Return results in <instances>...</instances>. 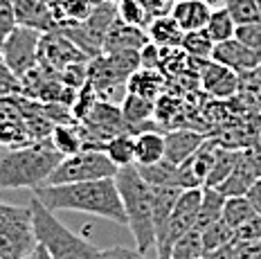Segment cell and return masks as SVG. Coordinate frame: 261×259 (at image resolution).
<instances>
[{"label":"cell","mask_w":261,"mask_h":259,"mask_svg":"<svg viewBox=\"0 0 261 259\" xmlns=\"http://www.w3.org/2000/svg\"><path fill=\"white\" fill-rule=\"evenodd\" d=\"M50 212H84L108 219L117 225H126V214L122 208L115 176L101 180L65 183V185H41L32 190Z\"/></svg>","instance_id":"obj_1"},{"label":"cell","mask_w":261,"mask_h":259,"mask_svg":"<svg viewBox=\"0 0 261 259\" xmlns=\"http://www.w3.org/2000/svg\"><path fill=\"white\" fill-rule=\"evenodd\" d=\"M61 158L50 138L0 151V190H36L45 185Z\"/></svg>","instance_id":"obj_2"},{"label":"cell","mask_w":261,"mask_h":259,"mask_svg":"<svg viewBox=\"0 0 261 259\" xmlns=\"http://www.w3.org/2000/svg\"><path fill=\"white\" fill-rule=\"evenodd\" d=\"M115 185L126 214V225L135 239V248L146 252L155 246L153 230V187L140 176L138 167H119L115 174Z\"/></svg>","instance_id":"obj_3"},{"label":"cell","mask_w":261,"mask_h":259,"mask_svg":"<svg viewBox=\"0 0 261 259\" xmlns=\"http://www.w3.org/2000/svg\"><path fill=\"white\" fill-rule=\"evenodd\" d=\"M32 210V225H34L36 244H41L52 259H97L99 248L92 246L86 237L74 235L68 225L54 217V212L43 205L32 194L30 201Z\"/></svg>","instance_id":"obj_4"},{"label":"cell","mask_w":261,"mask_h":259,"mask_svg":"<svg viewBox=\"0 0 261 259\" xmlns=\"http://www.w3.org/2000/svg\"><path fill=\"white\" fill-rule=\"evenodd\" d=\"M36 246L32 210L0 201V259H23Z\"/></svg>","instance_id":"obj_5"},{"label":"cell","mask_w":261,"mask_h":259,"mask_svg":"<svg viewBox=\"0 0 261 259\" xmlns=\"http://www.w3.org/2000/svg\"><path fill=\"white\" fill-rule=\"evenodd\" d=\"M117 167L108 160V156L99 149H81L72 156H63L54 171L47 176L45 185H65V183H86L113 178Z\"/></svg>","instance_id":"obj_6"},{"label":"cell","mask_w":261,"mask_h":259,"mask_svg":"<svg viewBox=\"0 0 261 259\" xmlns=\"http://www.w3.org/2000/svg\"><path fill=\"white\" fill-rule=\"evenodd\" d=\"M43 32L16 25V30L9 34V39L3 45V63L16 77H25L30 70L39 66V45Z\"/></svg>","instance_id":"obj_7"},{"label":"cell","mask_w":261,"mask_h":259,"mask_svg":"<svg viewBox=\"0 0 261 259\" xmlns=\"http://www.w3.org/2000/svg\"><path fill=\"white\" fill-rule=\"evenodd\" d=\"M90 59L74 45L63 32L52 30V32H43L41 36V45H39V63L45 68L61 72L63 68L72 66V63H88Z\"/></svg>","instance_id":"obj_8"},{"label":"cell","mask_w":261,"mask_h":259,"mask_svg":"<svg viewBox=\"0 0 261 259\" xmlns=\"http://www.w3.org/2000/svg\"><path fill=\"white\" fill-rule=\"evenodd\" d=\"M212 61L223 63L232 72H237L239 77H248V74H252L261 66V52L243 45L241 41H237L232 36L227 41L216 43L214 50H212Z\"/></svg>","instance_id":"obj_9"},{"label":"cell","mask_w":261,"mask_h":259,"mask_svg":"<svg viewBox=\"0 0 261 259\" xmlns=\"http://www.w3.org/2000/svg\"><path fill=\"white\" fill-rule=\"evenodd\" d=\"M216 149H219L216 140H205L194 156H189L182 165H178V171H180V187H182V190L205 187V180H207L210 169H212V163H214Z\"/></svg>","instance_id":"obj_10"},{"label":"cell","mask_w":261,"mask_h":259,"mask_svg":"<svg viewBox=\"0 0 261 259\" xmlns=\"http://www.w3.org/2000/svg\"><path fill=\"white\" fill-rule=\"evenodd\" d=\"M200 86L203 90L216 99H227V97L239 93V86H241V77L237 72H232L230 68H225L223 63H216L207 59V61H200Z\"/></svg>","instance_id":"obj_11"},{"label":"cell","mask_w":261,"mask_h":259,"mask_svg":"<svg viewBox=\"0 0 261 259\" xmlns=\"http://www.w3.org/2000/svg\"><path fill=\"white\" fill-rule=\"evenodd\" d=\"M122 120H124V126H126L128 133L138 136L142 131H151L153 126V115H155V101L146 99V97H140V95H133V93H126L122 99Z\"/></svg>","instance_id":"obj_12"},{"label":"cell","mask_w":261,"mask_h":259,"mask_svg":"<svg viewBox=\"0 0 261 259\" xmlns=\"http://www.w3.org/2000/svg\"><path fill=\"white\" fill-rule=\"evenodd\" d=\"M146 43H151L146 30L133 28V25H126L119 18H115V23H113L111 30L106 32L101 55H115V52H126V50H138L140 52Z\"/></svg>","instance_id":"obj_13"},{"label":"cell","mask_w":261,"mask_h":259,"mask_svg":"<svg viewBox=\"0 0 261 259\" xmlns=\"http://www.w3.org/2000/svg\"><path fill=\"white\" fill-rule=\"evenodd\" d=\"M12 7L16 14V23L23 28H32L39 32H52L57 30V20L47 5L41 0H12Z\"/></svg>","instance_id":"obj_14"},{"label":"cell","mask_w":261,"mask_h":259,"mask_svg":"<svg viewBox=\"0 0 261 259\" xmlns=\"http://www.w3.org/2000/svg\"><path fill=\"white\" fill-rule=\"evenodd\" d=\"M205 142V136L192 128H176L165 136V160L173 165H182L189 156H194Z\"/></svg>","instance_id":"obj_15"},{"label":"cell","mask_w":261,"mask_h":259,"mask_svg":"<svg viewBox=\"0 0 261 259\" xmlns=\"http://www.w3.org/2000/svg\"><path fill=\"white\" fill-rule=\"evenodd\" d=\"M257 178L259 176H257V171H254L252 163H250L248 151H241V153H239V158H237L234 169L230 171V176H227L219 187H214V190H219L225 198L227 196H246L248 190H250V185H252Z\"/></svg>","instance_id":"obj_16"},{"label":"cell","mask_w":261,"mask_h":259,"mask_svg":"<svg viewBox=\"0 0 261 259\" xmlns=\"http://www.w3.org/2000/svg\"><path fill=\"white\" fill-rule=\"evenodd\" d=\"M212 9L203 0H176L169 9V16L182 28V32L203 30L207 25Z\"/></svg>","instance_id":"obj_17"},{"label":"cell","mask_w":261,"mask_h":259,"mask_svg":"<svg viewBox=\"0 0 261 259\" xmlns=\"http://www.w3.org/2000/svg\"><path fill=\"white\" fill-rule=\"evenodd\" d=\"M146 34H149V41L153 45L162 47V50H173V47H180L185 32L169 14H162V16H155L149 23Z\"/></svg>","instance_id":"obj_18"},{"label":"cell","mask_w":261,"mask_h":259,"mask_svg":"<svg viewBox=\"0 0 261 259\" xmlns=\"http://www.w3.org/2000/svg\"><path fill=\"white\" fill-rule=\"evenodd\" d=\"M165 160V136L155 128L142 131L135 136V165L146 167Z\"/></svg>","instance_id":"obj_19"},{"label":"cell","mask_w":261,"mask_h":259,"mask_svg":"<svg viewBox=\"0 0 261 259\" xmlns=\"http://www.w3.org/2000/svg\"><path fill=\"white\" fill-rule=\"evenodd\" d=\"M162 74L158 70H149V68H140L135 70L126 82V93L146 97V99L155 101L158 95L162 93Z\"/></svg>","instance_id":"obj_20"},{"label":"cell","mask_w":261,"mask_h":259,"mask_svg":"<svg viewBox=\"0 0 261 259\" xmlns=\"http://www.w3.org/2000/svg\"><path fill=\"white\" fill-rule=\"evenodd\" d=\"M223 203H225V196L214 190V187H203V196H200V208H198V217H196L194 230L196 232H203L207 230L212 223L221 219L223 212Z\"/></svg>","instance_id":"obj_21"},{"label":"cell","mask_w":261,"mask_h":259,"mask_svg":"<svg viewBox=\"0 0 261 259\" xmlns=\"http://www.w3.org/2000/svg\"><path fill=\"white\" fill-rule=\"evenodd\" d=\"M182 194V187H153V230L155 235L165 230L173 208Z\"/></svg>","instance_id":"obj_22"},{"label":"cell","mask_w":261,"mask_h":259,"mask_svg":"<svg viewBox=\"0 0 261 259\" xmlns=\"http://www.w3.org/2000/svg\"><path fill=\"white\" fill-rule=\"evenodd\" d=\"M104 153L108 156L113 165L117 167H128L135 165V136L128 131H122L117 136H113L104 144Z\"/></svg>","instance_id":"obj_23"},{"label":"cell","mask_w":261,"mask_h":259,"mask_svg":"<svg viewBox=\"0 0 261 259\" xmlns=\"http://www.w3.org/2000/svg\"><path fill=\"white\" fill-rule=\"evenodd\" d=\"M138 171L151 187H180V171H178V165L169 163V160H160V163H155V165L138 167Z\"/></svg>","instance_id":"obj_24"},{"label":"cell","mask_w":261,"mask_h":259,"mask_svg":"<svg viewBox=\"0 0 261 259\" xmlns=\"http://www.w3.org/2000/svg\"><path fill=\"white\" fill-rule=\"evenodd\" d=\"M254 217H259L254 212V208L250 205V201L246 196H227L225 203H223V212H221V219L230 225L232 230H239L243 223L252 221Z\"/></svg>","instance_id":"obj_25"},{"label":"cell","mask_w":261,"mask_h":259,"mask_svg":"<svg viewBox=\"0 0 261 259\" xmlns=\"http://www.w3.org/2000/svg\"><path fill=\"white\" fill-rule=\"evenodd\" d=\"M239 153H241V151L227 149V147H221L219 144L216 156H214V163H212V169H210V176H207V180H205V187H219L221 183L230 176V171L234 169Z\"/></svg>","instance_id":"obj_26"},{"label":"cell","mask_w":261,"mask_h":259,"mask_svg":"<svg viewBox=\"0 0 261 259\" xmlns=\"http://www.w3.org/2000/svg\"><path fill=\"white\" fill-rule=\"evenodd\" d=\"M234 30H237V23L234 18L230 16L225 7H219V9H212L210 12V18H207V25H205V32L210 34V39L216 43L221 41H227L234 36Z\"/></svg>","instance_id":"obj_27"},{"label":"cell","mask_w":261,"mask_h":259,"mask_svg":"<svg viewBox=\"0 0 261 259\" xmlns=\"http://www.w3.org/2000/svg\"><path fill=\"white\" fill-rule=\"evenodd\" d=\"M182 52L192 59L198 61H207L212 59V50H214V41L210 39V34L203 30H194V32H185L182 43H180Z\"/></svg>","instance_id":"obj_28"},{"label":"cell","mask_w":261,"mask_h":259,"mask_svg":"<svg viewBox=\"0 0 261 259\" xmlns=\"http://www.w3.org/2000/svg\"><path fill=\"white\" fill-rule=\"evenodd\" d=\"M50 140L61 156H72L84 149L81 147L79 126H72V124H57L50 133Z\"/></svg>","instance_id":"obj_29"},{"label":"cell","mask_w":261,"mask_h":259,"mask_svg":"<svg viewBox=\"0 0 261 259\" xmlns=\"http://www.w3.org/2000/svg\"><path fill=\"white\" fill-rule=\"evenodd\" d=\"M117 9V18L126 25H133V28H142L146 30L149 23L153 20V16L144 9V5L140 0H119L115 5Z\"/></svg>","instance_id":"obj_30"},{"label":"cell","mask_w":261,"mask_h":259,"mask_svg":"<svg viewBox=\"0 0 261 259\" xmlns=\"http://www.w3.org/2000/svg\"><path fill=\"white\" fill-rule=\"evenodd\" d=\"M200 239H203L205 252H214L223 246L234 244V230H232L223 219H219L216 223H212L207 230L200 232Z\"/></svg>","instance_id":"obj_31"},{"label":"cell","mask_w":261,"mask_h":259,"mask_svg":"<svg viewBox=\"0 0 261 259\" xmlns=\"http://www.w3.org/2000/svg\"><path fill=\"white\" fill-rule=\"evenodd\" d=\"M223 7L230 12V16L234 18L237 25L257 23V20H261L257 0H225V3H223Z\"/></svg>","instance_id":"obj_32"},{"label":"cell","mask_w":261,"mask_h":259,"mask_svg":"<svg viewBox=\"0 0 261 259\" xmlns=\"http://www.w3.org/2000/svg\"><path fill=\"white\" fill-rule=\"evenodd\" d=\"M16 14L12 0H0V61H3V45L9 39V34L16 30Z\"/></svg>","instance_id":"obj_33"},{"label":"cell","mask_w":261,"mask_h":259,"mask_svg":"<svg viewBox=\"0 0 261 259\" xmlns=\"http://www.w3.org/2000/svg\"><path fill=\"white\" fill-rule=\"evenodd\" d=\"M234 39L241 41L243 45H248V47H252V50L261 52V20H257V23L237 25Z\"/></svg>","instance_id":"obj_34"},{"label":"cell","mask_w":261,"mask_h":259,"mask_svg":"<svg viewBox=\"0 0 261 259\" xmlns=\"http://www.w3.org/2000/svg\"><path fill=\"white\" fill-rule=\"evenodd\" d=\"M20 79L0 61V97H9V95H20Z\"/></svg>","instance_id":"obj_35"},{"label":"cell","mask_w":261,"mask_h":259,"mask_svg":"<svg viewBox=\"0 0 261 259\" xmlns=\"http://www.w3.org/2000/svg\"><path fill=\"white\" fill-rule=\"evenodd\" d=\"M97 259H149L146 252L138 250V248H126V246H113L106 250H99Z\"/></svg>","instance_id":"obj_36"},{"label":"cell","mask_w":261,"mask_h":259,"mask_svg":"<svg viewBox=\"0 0 261 259\" xmlns=\"http://www.w3.org/2000/svg\"><path fill=\"white\" fill-rule=\"evenodd\" d=\"M140 3L144 5V9L153 16V18L155 16H162V14H169V9H171L169 0H140Z\"/></svg>","instance_id":"obj_37"},{"label":"cell","mask_w":261,"mask_h":259,"mask_svg":"<svg viewBox=\"0 0 261 259\" xmlns=\"http://www.w3.org/2000/svg\"><path fill=\"white\" fill-rule=\"evenodd\" d=\"M246 198L250 201V205L254 208V212L261 217V178H257V180L250 185V190L246 194Z\"/></svg>","instance_id":"obj_38"},{"label":"cell","mask_w":261,"mask_h":259,"mask_svg":"<svg viewBox=\"0 0 261 259\" xmlns=\"http://www.w3.org/2000/svg\"><path fill=\"white\" fill-rule=\"evenodd\" d=\"M203 259H234V244L223 246V248H219V250H214V252H205Z\"/></svg>","instance_id":"obj_39"},{"label":"cell","mask_w":261,"mask_h":259,"mask_svg":"<svg viewBox=\"0 0 261 259\" xmlns=\"http://www.w3.org/2000/svg\"><path fill=\"white\" fill-rule=\"evenodd\" d=\"M23 259H52V257L47 255V250H45V248H43L41 244H36L34 250H32L27 257H23Z\"/></svg>","instance_id":"obj_40"},{"label":"cell","mask_w":261,"mask_h":259,"mask_svg":"<svg viewBox=\"0 0 261 259\" xmlns=\"http://www.w3.org/2000/svg\"><path fill=\"white\" fill-rule=\"evenodd\" d=\"M41 3H43V5H47V7L52 9L54 5H59V3H61V0H41Z\"/></svg>","instance_id":"obj_41"},{"label":"cell","mask_w":261,"mask_h":259,"mask_svg":"<svg viewBox=\"0 0 261 259\" xmlns=\"http://www.w3.org/2000/svg\"><path fill=\"white\" fill-rule=\"evenodd\" d=\"M101 3H111V5H117L119 0H101Z\"/></svg>","instance_id":"obj_42"},{"label":"cell","mask_w":261,"mask_h":259,"mask_svg":"<svg viewBox=\"0 0 261 259\" xmlns=\"http://www.w3.org/2000/svg\"><path fill=\"white\" fill-rule=\"evenodd\" d=\"M257 5H259V14H261V0H257Z\"/></svg>","instance_id":"obj_43"}]
</instances>
